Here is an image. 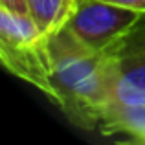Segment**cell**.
Instances as JSON below:
<instances>
[{
	"label": "cell",
	"mask_w": 145,
	"mask_h": 145,
	"mask_svg": "<svg viewBox=\"0 0 145 145\" xmlns=\"http://www.w3.org/2000/svg\"><path fill=\"white\" fill-rule=\"evenodd\" d=\"M96 129L108 138L145 143V105L108 103L99 114Z\"/></svg>",
	"instance_id": "obj_5"
},
{
	"label": "cell",
	"mask_w": 145,
	"mask_h": 145,
	"mask_svg": "<svg viewBox=\"0 0 145 145\" xmlns=\"http://www.w3.org/2000/svg\"><path fill=\"white\" fill-rule=\"evenodd\" d=\"M77 0H26L28 15L44 35L61 29L75 9Z\"/></svg>",
	"instance_id": "obj_6"
},
{
	"label": "cell",
	"mask_w": 145,
	"mask_h": 145,
	"mask_svg": "<svg viewBox=\"0 0 145 145\" xmlns=\"http://www.w3.org/2000/svg\"><path fill=\"white\" fill-rule=\"evenodd\" d=\"M52 86L57 103L77 125L96 129L99 114L114 101V59L83 44L66 26L48 35Z\"/></svg>",
	"instance_id": "obj_1"
},
{
	"label": "cell",
	"mask_w": 145,
	"mask_h": 145,
	"mask_svg": "<svg viewBox=\"0 0 145 145\" xmlns=\"http://www.w3.org/2000/svg\"><path fill=\"white\" fill-rule=\"evenodd\" d=\"M110 55L114 59V101L145 105V15L110 50Z\"/></svg>",
	"instance_id": "obj_4"
},
{
	"label": "cell",
	"mask_w": 145,
	"mask_h": 145,
	"mask_svg": "<svg viewBox=\"0 0 145 145\" xmlns=\"http://www.w3.org/2000/svg\"><path fill=\"white\" fill-rule=\"evenodd\" d=\"M143 13L106 0H77L66 26L83 44L110 52L136 28Z\"/></svg>",
	"instance_id": "obj_3"
},
{
	"label": "cell",
	"mask_w": 145,
	"mask_h": 145,
	"mask_svg": "<svg viewBox=\"0 0 145 145\" xmlns=\"http://www.w3.org/2000/svg\"><path fill=\"white\" fill-rule=\"evenodd\" d=\"M0 64L9 74L29 83L57 103L52 86L48 35L28 13H17L0 4Z\"/></svg>",
	"instance_id": "obj_2"
},
{
	"label": "cell",
	"mask_w": 145,
	"mask_h": 145,
	"mask_svg": "<svg viewBox=\"0 0 145 145\" xmlns=\"http://www.w3.org/2000/svg\"><path fill=\"white\" fill-rule=\"evenodd\" d=\"M106 2L120 4V6L131 7V9H136V11H140V13L145 15V0H106Z\"/></svg>",
	"instance_id": "obj_7"
},
{
	"label": "cell",
	"mask_w": 145,
	"mask_h": 145,
	"mask_svg": "<svg viewBox=\"0 0 145 145\" xmlns=\"http://www.w3.org/2000/svg\"><path fill=\"white\" fill-rule=\"evenodd\" d=\"M2 6H6L7 9L17 11V13H28V6H26V0H0Z\"/></svg>",
	"instance_id": "obj_8"
}]
</instances>
